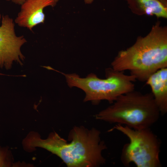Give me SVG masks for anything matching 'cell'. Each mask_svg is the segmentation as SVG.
Returning <instances> with one entry per match:
<instances>
[{"label":"cell","instance_id":"6da1fadb","mask_svg":"<svg viewBox=\"0 0 167 167\" xmlns=\"http://www.w3.org/2000/svg\"><path fill=\"white\" fill-rule=\"evenodd\" d=\"M100 135L95 128L75 126L69 133L68 143L55 131L42 139L38 133L32 131L22 144L28 152L34 151L37 147L45 149L58 156L69 167H98L105 163L102 152L107 148Z\"/></svg>","mask_w":167,"mask_h":167},{"label":"cell","instance_id":"7a4b0ae2","mask_svg":"<svg viewBox=\"0 0 167 167\" xmlns=\"http://www.w3.org/2000/svg\"><path fill=\"white\" fill-rule=\"evenodd\" d=\"M111 65L113 70L128 71L142 82L158 70L167 67V27L156 23L146 35L119 51Z\"/></svg>","mask_w":167,"mask_h":167},{"label":"cell","instance_id":"3957f363","mask_svg":"<svg viewBox=\"0 0 167 167\" xmlns=\"http://www.w3.org/2000/svg\"><path fill=\"white\" fill-rule=\"evenodd\" d=\"M113 103L96 114V119L139 130L150 128L161 114L151 92L144 94L134 90Z\"/></svg>","mask_w":167,"mask_h":167},{"label":"cell","instance_id":"277c9868","mask_svg":"<svg viewBox=\"0 0 167 167\" xmlns=\"http://www.w3.org/2000/svg\"><path fill=\"white\" fill-rule=\"evenodd\" d=\"M105 72L104 79L93 73L82 78L75 73H60L64 75L69 87H76L84 91L85 102L91 101L96 104L105 100L113 103L121 95L135 90L134 83L136 80L134 76L112 68L107 69Z\"/></svg>","mask_w":167,"mask_h":167},{"label":"cell","instance_id":"5b68a950","mask_svg":"<svg viewBox=\"0 0 167 167\" xmlns=\"http://www.w3.org/2000/svg\"><path fill=\"white\" fill-rule=\"evenodd\" d=\"M116 130L125 135L129 142L123 146L121 159L125 166L134 163L137 167H161V144L150 128L134 129L116 124L111 131Z\"/></svg>","mask_w":167,"mask_h":167},{"label":"cell","instance_id":"8992f818","mask_svg":"<svg viewBox=\"0 0 167 167\" xmlns=\"http://www.w3.org/2000/svg\"><path fill=\"white\" fill-rule=\"evenodd\" d=\"M0 14V21L1 18ZM15 24L8 15L2 16L0 25V67L9 70L16 63L23 64L25 57L21 50L27 41L23 36H17L15 30Z\"/></svg>","mask_w":167,"mask_h":167},{"label":"cell","instance_id":"52a82bcc","mask_svg":"<svg viewBox=\"0 0 167 167\" xmlns=\"http://www.w3.org/2000/svg\"><path fill=\"white\" fill-rule=\"evenodd\" d=\"M59 0H26L22 5L21 10L15 20L20 27L30 30L36 25L43 23L45 8L55 6Z\"/></svg>","mask_w":167,"mask_h":167},{"label":"cell","instance_id":"ba28073f","mask_svg":"<svg viewBox=\"0 0 167 167\" xmlns=\"http://www.w3.org/2000/svg\"><path fill=\"white\" fill-rule=\"evenodd\" d=\"M146 84L151 92L161 114L167 112V67L160 69L151 75Z\"/></svg>","mask_w":167,"mask_h":167},{"label":"cell","instance_id":"9c48e42d","mask_svg":"<svg viewBox=\"0 0 167 167\" xmlns=\"http://www.w3.org/2000/svg\"><path fill=\"white\" fill-rule=\"evenodd\" d=\"M134 14L167 18V0H125Z\"/></svg>","mask_w":167,"mask_h":167},{"label":"cell","instance_id":"30bf717a","mask_svg":"<svg viewBox=\"0 0 167 167\" xmlns=\"http://www.w3.org/2000/svg\"><path fill=\"white\" fill-rule=\"evenodd\" d=\"M13 158L11 152L6 147L0 145V167L14 166Z\"/></svg>","mask_w":167,"mask_h":167},{"label":"cell","instance_id":"8fae6325","mask_svg":"<svg viewBox=\"0 0 167 167\" xmlns=\"http://www.w3.org/2000/svg\"><path fill=\"white\" fill-rule=\"evenodd\" d=\"M7 1H10L13 2L19 5H21L26 0H6Z\"/></svg>","mask_w":167,"mask_h":167},{"label":"cell","instance_id":"7c38bea8","mask_svg":"<svg viewBox=\"0 0 167 167\" xmlns=\"http://www.w3.org/2000/svg\"><path fill=\"white\" fill-rule=\"evenodd\" d=\"M84 2L86 4H91V3L94 0H84Z\"/></svg>","mask_w":167,"mask_h":167},{"label":"cell","instance_id":"4fadbf2b","mask_svg":"<svg viewBox=\"0 0 167 167\" xmlns=\"http://www.w3.org/2000/svg\"><path fill=\"white\" fill-rule=\"evenodd\" d=\"M5 75L4 74H2L1 73H0V75Z\"/></svg>","mask_w":167,"mask_h":167}]
</instances>
